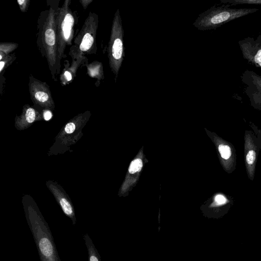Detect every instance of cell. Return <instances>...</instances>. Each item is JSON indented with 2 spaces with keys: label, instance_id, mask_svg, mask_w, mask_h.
<instances>
[{
  "label": "cell",
  "instance_id": "1",
  "mask_svg": "<svg viewBox=\"0 0 261 261\" xmlns=\"http://www.w3.org/2000/svg\"><path fill=\"white\" fill-rule=\"evenodd\" d=\"M22 203L40 261H61L48 224L34 199L30 195H25Z\"/></svg>",
  "mask_w": 261,
  "mask_h": 261
},
{
  "label": "cell",
  "instance_id": "2",
  "mask_svg": "<svg viewBox=\"0 0 261 261\" xmlns=\"http://www.w3.org/2000/svg\"><path fill=\"white\" fill-rule=\"evenodd\" d=\"M215 4L199 14L193 23L198 30L216 29L225 23L259 11L257 8H236L227 4Z\"/></svg>",
  "mask_w": 261,
  "mask_h": 261
},
{
  "label": "cell",
  "instance_id": "3",
  "mask_svg": "<svg viewBox=\"0 0 261 261\" xmlns=\"http://www.w3.org/2000/svg\"><path fill=\"white\" fill-rule=\"evenodd\" d=\"M86 123V121L71 120L65 124L55 137L48 155L63 154L69 150L70 146L82 137V130Z\"/></svg>",
  "mask_w": 261,
  "mask_h": 261
},
{
  "label": "cell",
  "instance_id": "4",
  "mask_svg": "<svg viewBox=\"0 0 261 261\" xmlns=\"http://www.w3.org/2000/svg\"><path fill=\"white\" fill-rule=\"evenodd\" d=\"M244 163L248 178L253 181L258 155L260 151L259 138L252 130L246 129L244 133Z\"/></svg>",
  "mask_w": 261,
  "mask_h": 261
},
{
  "label": "cell",
  "instance_id": "5",
  "mask_svg": "<svg viewBox=\"0 0 261 261\" xmlns=\"http://www.w3.org/2000/svg\"><path fill=\"white\" fill-rule=\"evenodd\" d=\"M243 91L250 105L261 111V75L255 71L245 70L240 76Z\"/></svg>",
  "mask_w": 261,
  "mask_h": 261
},
{
  "label": "cell",
  "instance_id": "6",
  "mask_svg": "<svg viewBox=\"0 0 261 261\" xmlns=\"http://www.w3.org/2000/svg\"><path fill=\"white\" fill-rule=\"evenodd\" d=\"M123 30L119 11L115 17L113 28V39L111 48L113 68L117 74L124 57Z\"/></svg>",
  "mask_w": 261,
  "mask_h": 261
},
{
  "label": "cell",
  "instance_id": "7",
  "mask_svg": "<svg viewBox=\"0 0 261 261\" xmlns=\"http://www.w3.org/2000/svg\"><path fill=\"white\" fill-rule=\"evenodd\" d=\"M214 141L217 146L219 158L223 170L228 174L232 173L237 167V151L233 145L215 135Z\"/></svg>",
  "mask_w": 261,
  "mask_h": 261
},
{
  "label": "cell",
  "instance_id": "8",
  "mask_svg": "<svg viewBox=\"0 0 261 261\" xmlns=\"http://www.w3.org/2000/svg\"><path fill=\"white\" fill-rule=\"evenodd\" d=\"M243 58L248 63L261 68V33L256 37H247L238 41Z\"/></svg>",
  "mask_w": 261,
  "mask_h": 261
},
{
  "label": "cell",
  "instance_id": "9",
  "mask_svg": "<svg viewBox=\"0 0 261 261\" xmlns=\"http://www.w3.org/2000/svg\"><path fill=\"white\" fill-rule=\"evenodd\" d=\"M46 186L54 195L57 203L60 206L64 214L69 218L73 225L76 219L75 215L74 205L70 198L63 187L57 181L49 180L46 182Z\"/></svg>",
  "mask_w": 261,
  "mask_h": 261
},
{
  "label": "cell",
  "instance_id": "10",
  "mask_svg": "<svg viewBox=\"0 0 261 261\" xmlns=\"http://www.w3.org/2000/svg\"><path fill=\"white\" fill-rule=\"evenodd\" d=\"M37 120L35 110L32 108H29L25 111L24 117L20 120L15 121V127L19 130H23L30 126Z\"/></svg>",
  "mask_w": 261,
  "mask_h": 261
},
{
  "label": "cell",
  "instance_id": "11",
  "mask_svg": "<svg viewBox=\"0 0 261 261\" xmlns=\"http://www.w3.org/2000/svg\"><path fill=\"white\" fill-rule=\"evenodd\" d=\"M88 250V261H101L100 255L88 233L83 236Z\"/></svg>",
  "mask_w": 261,
  "mask_h": 261
},
{
  "label": "cell",
  "instance_id": "12",
  "mask_svg": "<svg viewBox=\"0 0 261 261\" xmlns=\"http://www.w3.org/2000/svg\"><path fill=\"white\" fill-rule=\"evenodd\" d=\"M74 19L72 16L68 13L66 15L62 23V29L65 38L67 39L70 36L71 28L73 24Z\"/></svg>",
  "mask_w": 261,
  "mask_h": 261
},
{
  "label": "cell",
  "instance_id": "13",
  "mask_svg": "<svg viewBox=\"0 0 261 261\" xmlns=\"http://www.w3.org/2000/svg\"><path fill=\"white\" fill-rule=\"evenodd\" d=\"M220 3L221 4H229L232 7L243 4L261 5V0H220Z\"/></svg>",
  "mask_w": 261,
  "mask_h": 261
},
{
  "label": "cell",
  "instance_id": "14",
  "mask_svg": "<svg viewBox=\"0 0 261 261\" xmlns=\"http://www.w3.org/2000/svg\"><path fill=\"white\" fill-rule=\"evenodd\" d=\"M94 39L92 35L89 33H86L82 40L80 45V49L82 51H86L89 49L93 43Z\"/></svg>",
  "mask_w": 261,
  "mask_h": 261
},
{
  "label": "cell",
  "instance_id": "15",
  "mask_svg": "<svg viewBox=\"0 0 261 261\" xmlns=\"http://www.w3.org/2000/svg\"><path fill=\"white\" fill-rule=\"evenodd\" d=\"M142 167V161L139 159H137L131 162L128 171L130 173H135V172L139 171L141 169Z\"/></svg>",
  "mask_w": 261,
  "mask_h": 261
},
{
  "label": "cell",
  "instance_id": "16",
  "mask_svg": "<svg viewBox=\"0 0 261 261\" xmlns=\"http://www.w3.org/2000/svg\"><path fill=\"white\" fill-rule=\"evenodd\" d=\"M46 43L49 46H53L55 43V34L53 30L48 29L45 33Z\"/></svg>",
  "mask_w": 261,
  "mask_h": 261
},
{
  "label": "cell",
  "instance_id": "17",
  "mask_svg": "<svg viewBox=\"0 0 261 261\" xmlns=\"http://www.w3.org/2000/svg\"><path fill=\"white\" fill-rule=\"evenodd\" d=\"M35 97L40 102H44L48 99V95L45 92L42 91L37 92L35 94Z\"/></svg>",
  "mask_w": 261,
  "mask_h": 261
},
{
  "label": "cell",
  "instance_id": "18",
  "mask_svg": "<svg viewBox=\"0 0 261 261\" xmlns=\"http://www.w3.org/2000/svg\"><path fill=\"white\" fill-rule=\"evenodd\" d=\"M249 126L252 130L256 134L260 140V151H261V129H259L254 123L250 121L249 122Z\"/></svg>",
  "mask_w": 261,
  "mask_h": 261
},
{
  "label": "cell",
  "instance_id": "19",
  "mask_svg": "<svg viewBox=\"0 0 261 261\" xmlns=\"http://www.w3.org/2000/svg\"><path fill=\"white\" fill-rule=\"evenodd\" d=\"M52 113L49 110H46L43 113V118L46 121H48L52 117Z\"/></svg>",
  "mask_w": 261,
  "mask_h": 261
},
{
  "label": "cell",
  "instance_id": "20",
  "mask_svg": "<svg viewBox=\"0 0 261 261\" xmlns=\"http://www.w3.org/2000/svg\"><path fill=\"white\" fill-rule=\"evenodd\" d=\"M65 75L66 76L67 80L68 81H70L72 79L71 75L70 73L67 71L65 72Z\"/></svg>",
  "mask_w": 261,
  "mask_h": 261
},
{
  "label": "cell",
  "instance_id": "21",
  "mask_svg": "<svg viewBox=\"0 0 261 261\" xmlns=\"http://www.w3.org/2000/svg\"><path fill=\"white\" fill-rule=\"evenodd\" d=\"M5 65V63L3 61H1L0 62V66H1V67H0V71H1L3 69V68L4 67Z\"/></svg>",
  "mask_w": 261,
  "mask_h": 261
},
{
  "label": "cell",
  "instance_id": "22",
  "mask_svg": "<svg viewBox=\"0 0 261 261\" xmlns=\"http://www.w3.org/2000/svg\"><path fill=\"white\" fill-rule=\"evenodd\" d=\"M18 4L20 5H22V3L25 2V1L24 0H18Z\"/></svg>",
  "mask_w": 261,
  "mask_h": 261
},
{
  "label": "cell",
  "instance_id": "23",
  "mask_svg": "<svg viewBox=\"0 0 261 261\" xmlns=\"http://www.w3.org/2000/svg\"><path fill=\"white\" fill-rule=\"evenodd\" d=\"M0 59H2V56H1V58H0Z\"/></svg>",
  "mask_w": 261,
  "mask_h": 261
}]
</instances>
